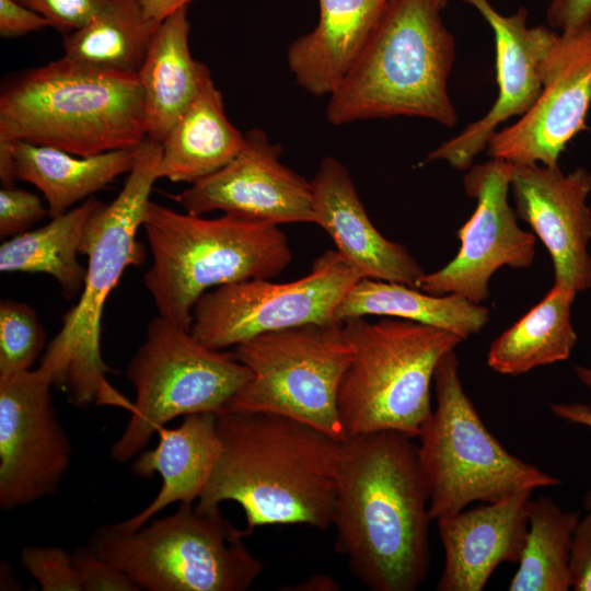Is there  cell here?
I'll use <instances>...</instances> for the list:
<instances>
[{
	"label": "cell",
	"mask_w": 591,
	"mask_h": 591,
	"mask_svg": "<svg viewBox=\"0 0 591 591\" xmlns=\"http://www.w3.org/2000/svg\"><path fill=\"white\" fill-rule=\"evenodd\" d=\"M413 438L381 430L340 442L336 549L372 591H415L430 567V493Z\"/></svg>",
	"instance_id": "obj_1"
},
{
	"label": "cell",
	"mask_w": 591,
	"mask_h": 591,
	"mask_svg": "<svg viewBox=\"0 0 591 591\" xmlns=\"http://www.w3.org/2000/svg\"><path fill=\"white\" fill-rule=\"evenodd\" d=\"M220 453L197 500L200 507L234 501L246 529L332 525L340 442L278 414L227 409L217 415Z\"/></svg>",
	"instance_id": "obj_2"
},
{
	"label": "cell",
	"mask_w": 591,
	"mask_h": 591,
	"mask_svg": "<svg viewBox=\"0 0 591 591\" xmlns=\"http://www.w3.org/2000/svg\"><path fill=\"white\" fill-rule=\"evenodd\" d=\"M160 160L161 142L146 138L118 195L109 204L101 202L84 228L80 244V254L88 257L83 289L77 304L63 315L62 326L40 362L74 406L131 407L106 379L111 369L101 352V322L105 301L124 271L144 260L137 232L159 179Z\"/></svg>",
	"instance_id": "obj_3"
},
{
	"label": "cell",
	"mask_w": 591,
	"mask_h": 591,
	"mask_svg": "<svg viewBox=\"0 0 591 591\" xmlns=\"http://www.w3.org/2000/svg\"><path fill=\"white\" fill-rule=\"evenodd\" d=\"M438 0H390L357 62L329 95L327 120L415 116L457 120L448 92L455 42Z\"/></svg>",
	"instance_id": "obj_4"
},
{
	"label": "cell",
	"mask_w": 591,
	"mask_h": 591,
	"mask_svg": "<svg viewBox=\"0 0 591 591\" xmlns=\"http://www.w3.org/2000/svg\"><path fill=\"white\" fill-rule=\"evenodd\" d=\"M146 138L138 76L92 70L61 57L2 84L0 139L90 157L136 148Z\"/></svg>",
	"instance_id": "obj_5"
},
{
	"label": "cell",
	"mask_w": 591,
	"mask_h": 591,
	"mask_svg": "<svg viewBox=\"0 0 591 591\" xmlns=\"http://www.w3.org/2000/svg\"><path fill=\"white\" fill-rule=\"evenodd\" d=\"M142 228L152 255L144 286L159 315L188 331L194 305L205 292L273 279L292 259L279 225L234 215L204 218L150 200Z\"/></svg>",
	"instance_id": "obj_6"
},
{
	"label": "cell",
	"mask_w": 591,
	"mask_h": 591,
	"mask_svg": "<svg viewBox=\"0 0 591 591\" xmlns=\"http://www.w3.org/2000/svg\"><path fill=\"white\" fill-rule=\"evenodd\" d=\"M247 529L227 520L220 506L182 502L170 515L128 530L99 526L88 546L147 591H245L263 571L245 546Z\"/></svg>",
	"instance_id": "obj_7"
},
{
	"label": "cell",
	"mask_w": 591,
	"mask_h": 591,
	"mask_svg": "<svg viewBox=\"0 0 591 591\" xmlns=\"http://www.w3.org/2000/svg\"><path fill=\"white\" fill-rule=\"evenodd\" d=\"M344 325L352 346L337 395L345 439L381 430L418 437L432 413L437 364L463 339L397 317H352Z\"/></svg>",
	"instance_id": "obj_8"
},
{
	"label": "cell",
	"mask_w": 591,
	"mask_h": 591,
	"mask_svg": "<svg viewBox=\"0 0 591 591\" xmlns=\"http://www.w3.org/2000/svg\"><path fill=\"white\" fill-rule=\"evenodd\" d=\"M433 384L437 407L418 434L432 520L475 501L491 502L560 484L557 477L508 452L486 428L463 389L454 350L439 360Z\"/></svg>",
	"instance_id": "obj_9"
},
{
	"label": "cell",
	"mask_w": 591,
	"mask_h": 591,
	"mask_svg": "<svg viewBox=\"0 0 591 591\" xmlns=\"http://www.w3.org/2000/svg\"><path fill=\"white\" fill-rule=\"evenodd\" d=\"M126 378L136 399L127 426L111 447L118 463L134 460L161 427L178 416L227 410L251 371L232 351L210 349L188 329L159 315L149 322Z\"/></svg>",
	"instance_id": "obj_10"
},
{
	"label": "cell",
	"mask_w": 591,
	"mask_h": 591,
	"mask_svg": "<svg viewBox=\"0 0 591 591\" xmlns=\"http://www.w3.org/2000/svg\"><path fill=\"white\" fill-rule=\"evenodd\" d=\"M232 352L250 369L251 379L228 409L282 415L345 440L337 395L352 346L344 321L265 333Z\"/></svg>",
	"instance_id": "obj_11"
},
{
	"label": "cell",
	"mask_w": 591,
	"mask_h": 591,
	"mask_svg": "<svg viewBox=\"0 0 591 591\" xmlns=\"http://www.w3.org/2000/svg\"><path fill=\"white\" fill-rule=\"evenodd\" d=\"M362 275L336 250L288 282L250 279L205 292L195 303L189 332L213 350H227L258 335L335 318L344 296Z\"/></svg>",
	"instance_id": "obj_12"
},
{
	"label": "cell",
	"mask_w": 591,
	"mask_h": 591,
	"mask_svg": "<svg viewBox=\"0 0 591 591\" xmlns=\"http://www.w3.org/2000/svg\"><path fill=\"white\" fill-rule=\"evenodd\" d=\"M51 371L43 363L0 379V508L54 495L70 464L71 443L57 418Z\"/></svg>",
	"instance_id": "obj_13"
},
{
	"label": "cell",
	"mask_w": 591,
	"mask_h": 591,
	"mask_svg": "<svg viewBox=\"0 0 591 591\" xmlns=\"http://www.w3.org/2000/svg\"><path fill=\"white\" fill-rule=\"evenodd\" d=\"M511 163L491 159L474 165L464 176L467 195L476 200L472 217L457 231L456 256L444 267L425 274L419 289L437 296L454 293L480 303L488 283L502 266L529 268L535 257V234L522 230L508 202Z\"/></svg>",
	"instance_id": "obj_14"
},
{
	"label": "cell",
	"mask_w": 591,
	"mask_h": 591,
	"mask_svg": "<svg viewBox=\"0 0 591 591\" xmlns=\"http://www.w3.org/2000/svg\"><path fill=\"white\" fill-rule=\"evenodd\" d=\"M463 1L473 5L493 28L498 96L485 116L440 144L424 161L443 160L460 171L471 167L501 123L511 116L523 115L532 107L564 46L561 33L542 25L529 27L524 8L502 15L487 0Z\"/></svg>",
	"instance_id": "obj_15"
},
{
	"label": "cell",
	"mask_w": 591,
	"mask_h": 591,
	"mask_svg": "<svg viewBox=\"0 0 591 591\" xmlns=\"http://www.w3.org/2000/svg\"><path fill=\"white\" fill-rule=\"evenodd\" d=\"M244 137L229 163L174 199L196 216L222 211L276 225L313 223L311 182L280 161L281 147L264 130L253 128Z\"/></svg>",
	"instance_id": "obj_16"
},
{
	"label": "cell",
	"mask_w": 591,
	"mask_h": 591,
	"mask_svg": "<svg viewBox=\"0 0 591 591\" xmlns=\"http://www.w3.org/2000/svg\"><path fill=\"white\" fill-rule=\"evenodd\" d=\"M510 189L518 218L545 245L556 286L576 292L591 288V173L577 167L568 174L540 163H511Z\"/></svg>",
	"instance_id": "obj_17"
},
{
	"label": "cell",
	"mask_w": 591,
	"mask_h": 591,
	"mask_svg": "<svg viewBox=\"0 0 591 591\" xmlns=\"http://www.w3.org/2000/svg\"><path fill=\"white\" fill-rule=\"evenodd\" d=\"M563 37L561 54L536 102L515 124L490 138L487 151L491 159L556 166L566 144L587 129L591 24Z\"/></svg>",
	"instance_id": "obj_18"
},
{
	"label": "cell",
	"mask_w": 591,
	"mask_h": 591,
	"mask_svg": "<svg viewBox=\"0 0 591 591\" xmlns=\"http://www.w3.org/2000/svg\"><path fill=\"white\" fill-rule=\"evenodd\" d=\"M532 493H513L436 520L444 552L437 590L482 591L500 564L519 563Z\"/></svg>",
	"instance_id": "obj_19"
},
{
	"label": "cell",
	"mask_w": 591,
	"mask_h": 591,
	"mask_svg": "<svg viewBox=\"0 0 591 591\" xmlns=\"http://www.w3.org/2000/svg\"><path fill=\"white\" fill-rule=\"evenodd\" d=\"M314 224L363 278L418 288L426 274L399 243L387 240L371 222L349 172L333 158L322 160L311 181Z\"/></svg>",
	"instance_id": "obj_20"
},
{
	"label": "cell",
	"mask_w": 591,
	"mask_h": 591,
	"mask_svg": "<svg viewBox=\"0 0 591 591\" xmlns=\"http://www.w3.org/2000/svg\"><path fill=\"white\" fill-rule=\"evenodd\" d=\"M390 0H318V21L288 47L297 83L316 96L331 95L352 69Z\"/></svg>",
	"instance_id": "obj_21"
},
{
	"label": "cell",
	"mask_w": 591,
	"mask_h": 591,
	"mask_svg": "<svg viewBox=\"0 0 591 591\" xmlns=\"http://www.w3.org/2000/svg\"><path fill=\"white\" fill-rule=\"evenodd\" d=\"M157 434V447L141 451L134 459L132 471L143 478L159 474L162 485L146 508L118 522L128 530L142 526L169 505L198 500L220 453L217 415L212 413L184 416L178 427L163 426Z\"/></svg>",
	"instance_id": "obj_22"
},
{
	"label": "cell",
	"mask_w": 591,
	"mask_h": 591,
	"mask_svg": "<svg viewBox=\"0 0 591 591\" xmlns=\"http://www.w3.org/2000/svg\"><path fill=\"white\" fill-rule=\"evenodd\" d=\"M188 5L155 28L138 71L143 91L147 138L161 142L178 117L211 80L208 67L193 58Z\"/></svg>",
	"instance_id": "obj_23"
},
{
	"label": "cell",
	"mask_w": 591,
	"mask_h": 591,
	"mask_svg": "<svg viewBox=\"0 0 591 591\" xmlns=\"http://www.w3.org/2000/svg\"><path fill=\"white\" fill-rule=\"evenodd\" d=\"M244 139L211 79L161 141L159 178L189 184L202 179L229 163Z\"/></svg>",
	"instance_id": "obj_24"
},
{
	"label": "cell",
	"mask_w": 591,
	"mask_h": 591,
	"mask_svg": "<svg viewBox=\"0 0 591 591\" xmlns=\"http://www.w3.org/2000/svg\"><path fill=\"white\" fill-rule=\"evenodd\" d=\"M137 148L79 157L53 147L13 140L15 175L44 196L48 216L58 217L76 204L129 173Z\"/></svg>",
	"instance_id": "obj_25"
},
{
	"label": "cell",
	"mask_w": 591,
	"mask_h": 591,
	"mask_svg": "<svg viewBox=\"0 0 591 591\" xmlns=\"http://www.w3.org/2000/svg\"><path fill=\"white\" fill-rule=\"evenodd\" d=\"M368 316L404 318L441 328L464 340L484 328L489 311L454 293L437 296L398 282L361 278L337 305L335 318Z\"/></svg>",
	"instance_id": "obj_26"
},
{
	"label": "cell",
	"mask_w": 591,
	"mask_h": 591,
	"mask_svg": "<svg viewBox=\"0 0 591 591\" xmlns=\"http://www.w3.org/2000/svg\"><path fill=\"white\" fill-rule=\"evenodd\" d=\"M155 28L139 0H104L86 24L65 34L62 58L92 70L137 76Z\"/></svg>",
	"instance_id": "obj_27"
},
{
	"label": "cell",
	"mask_w": 591,
	"mask_h": 591,
	"mask_svg": "<svg viewBox=\"0 0 591 591\" xmlns=\"http://www.w3.org/2000/svg\"><path fill=\"white\" fill-rule=\"evenodd\" d=\"M576 291L554 285L532 308L490 345L487 363L503 375L567 360L577 344L571 323Z\"/></svg>",
	"instance_id": "obj_28"
},
{
	"label": "cell",
	"mask_w": 591,
	"mask_h": 591,
	"mask_svg": "<svg viewBox=\"0 0 591 591\" xmlns=\"http://www.w3.org/2000/svg\"><path fill=\"white\" fill-rule=\"evenodd\" d=\"M100 204L88 198L50 218L44 227L5 240L0 246V271L47 274L58 282L65 299L79 296L86 273L78 259L80 244L86 222Z\"/></svg>",
	"instance_id": "obj_29"
},
{
	"label": "cell",
	"mask_w": 591,
	"mask_h": 591,
	"mask_svg": "<svg viewBox=\"0 0 591 591\" xmlns=\"http://www.w3.org/2000/svg\"><path fill=\"white\" fill-rule=\"evenodd\" d=\"M579 512L563 510L552 498L531 499L524 548L509 591H567L570 552Z\"/></svg>",
	"instance_id": "obj_30"
},
{
	"label": "cell",
	"mask_w": 591,
	"mask_h": 591,
	"mask_svg": "<svg viewBox=\"0 0 591 591\" xmlns=\"http://www.w3.org/2000/svg\"><path fill=\"white\" fill-rule=\"evenodd\" d=\"M45 331L32 306L0 302V379L31 370L45 346Z\"/></svg>",
	"instance_id": "obj_31"
},
{
	"label": "cell",
	"mask_w": 591,
	"mask_h": 591,
	"mask_svg": "<svg viewBox=\"0 0 591 591\" xmlns=\"http://www.w3.org/2000/svg\"><path fill=\"white\" fill-rule=\"evenodd\" d=\"M21 564L43 591H82L72 553L58 546H25Z\"/></svg>",
	"instance_id": "obj_32"
},
{
	"label": "cell",
	"mask_w": 591,
	"mask_h": 591,
	"mask_svg": "<svg viewBox=\"0 0 591 591\" xmlns=\"http://www.w3.org/2000/svg\"><path fill=\"white\" fill-rule=\"evenodd\" d=\"M48 215L40 197L14 185L0 189V235H19Z\"/></svg>",
	"instance_id": "obj_33"
},
{
	"label": "cell",
	"mask_w": 591,
	"mask_h": 591,
	"mask_svg": "<svg viewBox=\"0 0 591 591\" xmlns=\"http://www.w3.org/2000/svg\"><path fill=\"white\" fill-rule=\"evenodd\" d=\"M82 591H139L136 582L101 557L88 545L72 552Z\"/></svg>",
	"instance_id": "obj_34"
},
{
	"label": "cell",
	"mask_w": 591,
	"mask_h": 591,
	"mask_svg": "<svg viewBox=\"0 0 591 591\" xmlns=\"http://www.w3.org/2000/svg\"><path fill=\"white\" fill-rule=\"evenodd\" d=\"M46 18L63 34L86 24L101 9L104 0H15Z\"/></svg>",
	"instance_id": "obj_35"
},
{
	"label": "cell",
	"mask_w": 591,
	"mask_h": 591,
	"mask_svg": "<svg viewBox=\"0 0 591 591\" xmlns=\"http://www.w3.org/2000/svg\"><path fill=\"white\" fill-rule=\"evenodd\" d=\"M569 573L572 590L591 591V510L575 529Z\"/></svg>",
	"instance_id": "obj_36"
},
{
	"label": "cell",
	"mask_w": 591,
	"mask_h": 591,
	"mask_svg": "<svg viewBox=\"0 0 591 591\" xmlns=\"http://www.w3.org/2000/svg\"><path fill=\"white\" fill-rule=\"evenodd\" d=\"M53 27L51 23L15 0H0V35L4 38H15L28 33Z\"/></svg>",
	"instance_id": "obj_37"
},
{
	"label": "cell",
	"mask_w": 591,
	"mask_h": 591,
	"mask_svg": "<svg viewBox=\"0 0 591 591\" xmlns=\"http://www.w3.org/2000/svg\"><path fill=\"white\" fill-rule=\"evenodd\" d=\"M546 20L563 34L578 32L591 24V0H549Z\"/></svg>",
	"instance_id": "obj_38"
},
{
	"label": "cell",
	"mask_w": 591,
	"mask_h": 591,
	"mask_svg": "<svg viewBox=\"0 0 591 591\" xmlns=\"http://www.w3.org/2000/svg\"><path fill=\"white\" fill-rule=\"evenodd\" d=\"M573 371L581 383L591 390V368L575 366ZM549 407L559 418L591 428V406L588 404L553 403ZM583 505L587 510H591V489L586 494Z\"/></svg>",
	"instance_id": "obj_39"
},
{
	"label": "cell",
	"mask_w": 591,
	"mask_h": 591,
	"mask_svg": "<svg viewBox=\"0 0 591 591\" xmlns=\"http://www.w3.org/2000/svg\"><path fill=\"white\" fill-rule=\"evenodd\" d=\"M192 0H139L147 19L155 27L182 7L189 5Z\"/></svg>",
	"instance_id": "obj_40"
},
{
	"label": "cell",
	"mask_w": 591,
	"mask_h": 591,
	"mask_svg": "<svg viewBox=\"0 0 591 591\" xmlns=\"http://www.w3.org/2000/svg\"><path fill=\"white\" fill-rule=\"evenodd\" d=\"M291 589L301 591H333L338 590V586L332 578L317 575L304 582L293 586Z\"/></svg>",
	"instance_id": "obj_41"
},
{
	"label": "cell",
	"mask_w": 591,
	"mask_h": 591,
	"mask_svg": "<svg viewBox=\"0 0 591 591\" xmlns=\"http://www.w3.org/2000/svg\"><path fill=\"white\" fill-rule=\"evenodd\" d=\"M438 1L441 4V7L444 9L448 3V0H438Z\"/></svg>",
	"instance_id": "obj_42"
}]
</instances>
